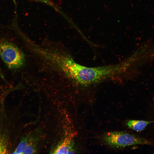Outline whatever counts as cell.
I'll list each match as a JSON object with an SVG mask.
<instances>
[{
	"instance_id": "obj_1",
	"label": "cell",
	"mask_w": 154,
	"mask_h": 154,
	"mask_svg": "<svg viewBox=\"0 0 154 154\" xmlns=\"http://www.w3.org/2000/svg\"><path fill=\"white\" fill-rule=\"evenodd\" d=\"M128 59L115 65L95 67L84 66L83 77L85 87L97 84L108 79L114 78L125 73L131 66Z\"/></svg>"
},
{
	"instance_id": "obj_2",
	"label": "cell",
	"mask_w": 154,
	"mask_h": 154,
	"mask_svg": "<svg viewBox=\"0 0 154 154\" xmlns=\"http://www.w3.org/2000/svg\"><path fill=\"white\" fill-rule=\"evenodd\" d=\"M103 145L112 149H119L135 145L154 146V143L137 135L125 131L105 132L100 136Z\"/></svg>"
},
{
	"instance_id": "obj_3",
	"label": "cell",
	"mask_w": 154,
	"mask_h": 154,
	"mask_svg": "<svg viewBox=\"0 0 154 154\" xmlns=\"http://www.w3.org/2000/svg\"><path fill=\"white\" fill-rule=\"evenodd\" d=\"M0 56L7 66L11 69H17L25 65L24 53L15 44L9 41H0Z\"/></svg>"
},
{
	"instance_id": "obj_4",
	"label": "cell",
	"mask_w": 154,
	"mask_h": 154,
	"mask_svg": "<svg viewBox=\"0 0 154 154\" xmlns=\"http://www.w3.org/2000/svg\"><path fill=\"white\" fill-rule=\"evenodd\" d=\"M39 131H34L22 138L13 154H34L39 151L43 137Z\"/></svg>"
},
{
	"instance_id": "obj_5",
	"label": "cell",
	"mask_w": 154,
	"mask_h": 154,
	"mask_svg": "<svg viewBox=\"0 0 154 154\" xmlns=\"http://www.w3.org/2000/svg\"><path fill=\"white\" fill-rule=\"evenodd\" d=\"M69 135L62 139L51 151L53 154L74 153L75 149L73 137Z\"/></svg>"
},
{
	"instance_id": "obj_6",
	"label": "cell",
	"mask_w": 154,
	"mask_h": 154,
	"mask_svg": "<svg viewBox=\"0 0 154 154\" xmlns=\"http://www.w3.org/2000/svg\"><path fill=\"white\" fill-rule=\"evenodd\" d=\"M154 122V121L129 119L125 121V124L128 128L139 132L143 130L149 124Z\"/></svg>"
},
{
	"instance_id": "obj_7",
	"label": "cell",
	"mask_w": 154,
	"mask_h": 154,
	"mask_svg": "<svg viewBox=\"0 0 154 154\" xmlns=\"http://www.w3.org/2000/svg\"><path fill=\"white\" fill-rule=\"evenodd\" d=\"M9 145L7 136L0 133V154L8 153Z\"/></svg>"
},
{
	"instance_id": "obj_8",
	"label": "cell",
	"mask_w": 154,
	"mask_h": 154,
	"mask_svg": "<svg viewBox=\"0 0 154 154\" xmlns=\"http://www.w3.org/2000/svg\"><path fill=\"white\" fill-rule=\"evenodd\" d=\"M35 1H38L42 3H43L47 4L50 5L51 6H53V4L49 0H33Z\"/></svg>"
},
{
	"instance_id": "obj_9",
	"label": "cell",
	"mask_w": 154,
	"mask_h": 154,
	"mask_svg": "<svg viewBox=\"0 0 154 154\" xmlns=\"http://www.w3.org/2000/svg\"><path fill=\"white\" fill-rule=\"evenodd\" d=\"M0 76H1V78H3V79H4V78L3 77V76L1 72V70L0 69Z\"/></svg>"
}]
</instances>
